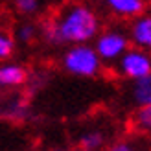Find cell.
Returning a JSON list of instances; mask_svg holds the SVG:
<instances>
[{
	"mask_svg": "<svg viewBox=\"0 0 151 151\" xmlns=\"http://www.w3.org/2000/svg\"><path fill=\"white\" fill-rule=\"evenodd\" d=\"M103 151H147V149L144 142H140L137 138H122L109 144Z\"/></svg>",
	"mask_w": 151,
	"mask_h": 151,
	"instance_id": "8fae6325",
	"label": "cell"
},
{
	"mask_svg": "<svg viewBox=\"0 0 151 151\" xmlns=\"http://www.w3.org/2000/svg\"><path fill=\"white\" fill-rule=\"evenodd\" d=\"M63 68L76 78H94L100 74L103 61L94 44H72L61 59Z\"/></svg>",
	"mask_w": 151,
	"mask_h": 151,
	"instance_id": "7a4b0ae2",
	"label": "cell"
},
{
	"mask_svg": "<svg viewBox=\"0 0 151 151\" xmlns=\"http://www.w3.org/2000/svg\"><path fill=\"white\" fill-rule=\"evenodd\" d=\"M105 6L114 13L116 17L122 19H137L138 15L144 13L146 2L144 0H105Z\"/></svg>",
	"mask_w": 151,
	"mask_h": 151,
	"instance_id": "8992f818",
	"label": "cell"
},
{
	"mask_svg": "<svg viewBox=\"0 0 151 151\" xmlns=\"http://www.w3.org/2000/svg\"><path fill=\"white\" fill-rule=\"evenodd\" d=\"M72 151H90V149H85V147H81V146H78L76 149H72Z\"/></svg>",
	"mask_w": 151,
	"mask_h": 151,
	"instance_id": "2e32d148",
	"label": "cell"
},
{
	"mask_svg": "<svg viewBox=\"0 0 151 151\" xmlns=\"http://www.w3.org/2000/svg\"><path fill=\"white\" fill-rule=\"evenodd\" d=\"M103 144H105V134L100 129H88L85 133H81L78 138V146L90 151H100Z\"/></svg>",
	"mask_w": 151,
	"mask_h": 151,
	"instance_id": "9c48e42d",
	"label": "cell"
},
{
	"mask_svg": "<svg viewBox=\"0 0 151 151\" xmlns=\"http://www.w3.org/2000/svg\"><path fill=\"white\" fill-rule=\"evenodd\" d=\"M92 2H100V0H92Z\"/></svg>",
	"mask_w": 151,
	"mask_h": 151,
	"instance_id": "ac0fdd59",
	"label": "cell"
},
{
	"mask_svg": "<svg viewBox=\"0 0 151 151\" xmlns=\"http://www.w3.org/2000/svg\"><path fill=\"white\" fill-rule=\"evenodd\" d=\"M15 50V39L6 33V32H0V61H6V59H9L11 54Z\"/></svg>",
	"mask_w": 151,
	"mask_h": 151,
	"instance_id": "4fadbf2b",
	"label": "cell"
},
{
	"mask_svg": "<svg viewBox=\"0 0 151 151\" xmlns=\"http://www.w3.org/2000/svg\"><path fill=\"white\" fill-rule=\"evenodd\" d=\"M37 32L39 29H37V26L33 22H22V24H19L15 28V39L22 44H29L37 37Z\"/></svg>",
	"mask_w": 151,
	"mask_h": 151,
	"instance_id": "7c38bea8",
	"label": "cell"
},
{
	"mask_svg": "<svg viewBox=\"0 0 151 151\" xmlns=\"http://www.w3.org/2000/svg\"><path fill=\"white\" fill-rule=\"evenodd\" d=\"M6 114L9 118H24L28 114V109H26L24 101H11L9 107L6 109Z\"/></svg>",
	"mask_w": 151,
	"mask_h": 151,
	"instance_id": "9a60e30c",
	"label": "cell"
},
{
	"mask_svg": "<svg viewBox=\"0 0 151 151\" xmlns=\"http://www.w3.org/2000/svg\"><path fill=\"white\" fill-rule=\"evenodd\" d=\"M101 32L100 19L87 4L74 2L59 9L57 17L42 24L41 33L50 44H87Z\"/></svg>",
	"mask_w": 151,
	"mask_h": 151,
	"instance_id": "6da1fadb",
	"label": "cell"
},
{
	"mask_svg": "<svg viewBox=\"0 0 151 151\" xmlns=\"http://www.w3.org/2000/svg\"><path fill=\"white\" fill-rule=\"evenodd\" d=\"M94 48L103 63H114L131 48L129 33H125L122 28H109L101 29L94 39Z\"/></svg>",
	"mask_w": 151,
	"mask_h": 151,
	"instance_id": "3957f363",
	"label": "cell"
},
{
	"mask_svg": "<svg viewBox=\"0 0 151 151\" xmlns=\"http://www.w3.org/2000/svg\"><path fill=\"white\" fill-rule=\"evenodd\" d=\"M116 70H118L120 76H124V78L129 79V81L149 76L151 74V54L146 50L131 46L116 61Z\"/></svg>",
	"mask_w": 151,
	"mask_h": 151,
	"instance_id": "277c9868",
	"label": "cell"
},
{
	"mask_svg": "<svg viewBox=\"0 0 151 151\" xmlns=\"http://www.w3.org/2000/svg\"><path fill=\"white\" fill-rule=\"evenodd\" d=\"M15 7L22 15H35L41 7V0H15Z\"/></svg>",
	"mask_w": 151,
	"mask_h": 151,
	"instance_id": "5bb4252c",
	"label": "cell"
},
{
	"mask_svg": "<svg viewBox=\"0 0 151 151\" xmlns=\"http://www.w3.org/2000/svg\"><path fill=\"white\" fill-rule=\"evenodd\" d=\"M133 127L138 133L149 134L151 133V103L144 105V107H138L133 114Z\"/></svg>",
	"mask_w": 151,
	"mask_h": 151,
	"instance_id": "30bf717a",
	"label": "cell"
},
{
	"mask_svg": "<svg viewBox=\"0 0 151 151\" xmlns=\"http://www.w3.org/2000/svg\"><path fill=\"white\" fill-rule=\"evenodd\" d=\"M129 39L134 48L146 50L151 54V13H142L129 24Z\"/></svg>",
	"mask_w": 151,
	"mask_h": 151,
	"instance_id": "5b68a950",
	"label": "cell"
},
{
	"mask_svg": "<svg viewBox=\"0 0 151 151\" xmlns=\"http://www.w3.org/2000/svg\"><path fill=\"white\" fill-rule=\"evenodd\" d=\"M46 151H65V149H61V147H52V149H46Z\"/></svg>",
	"mask_w": 151,
	"mask_h": 151,
	"instance_id": "e0dca14e",
	"label": "cell"
},
{
	"mask_svg": "<svg viewBox=\"0 0 151 151\" xmlns=\"http://www.w3.org/2000/svg\"><path fill=\"white\" fill-rule=\"evenodd\" d=\"M28 72L24 66L17 63H2L0 65V87H19L26 81Z\"/></svg>",
	"mask_w": 151,
	"mask_h": 151,
	"instance_id": "ba28073f",
	"label": "cell"
},
{
	"mask_svg": "<svg viewBox=\"0 0 151 151\" xmlns=\"http://www.w3.org/2000/svg\"><path fill=\"white\" fill-rule=\"evenodd\" d=\"M127 94H129V101L134 107H144V105L151 103V74L144 76L140 79L129 81V88H127Z\"/></svg>",
	"mask_w": 151,
	"mask_h": 151,
	"instance_id": "52a82bcc",
	"label": "cell"
}]
</instances>
